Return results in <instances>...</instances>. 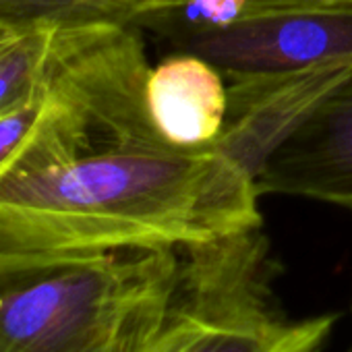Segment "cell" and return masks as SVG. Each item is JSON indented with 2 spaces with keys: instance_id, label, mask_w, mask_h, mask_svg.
Wrapping results in <instances>:
<instances>
[{
  "instance_id": "cell-8",
  "label": "cell",
  "mask_w": 352,
  "mask_h": 352,
  "mask_svg": "<svg viewBox=\"0 0 352 352\" xmlns=\"http://www.w3.org/2000/svg\"><path fill=\"white\" fill-rule=\"evenodd\" d=\"M63 23H0V114L42 94Z\"/></svg>"
},
{
  "instance_id": "cell-11",
  "label": "cell",
  "mask_w": 352,
  "mask_h": 352,
  "mask_svg": "<svg viewBox=\"0 0 352 352\" xmlns=\"http://www.w3.org/2000/svg\"><path fill=\"white\" fill-rule=\"evenodd\" d=\"M44 98H46V85H44L42 94L36 96L34 100H30L28 104H23L11 112L0 114V166L13 155V151L23 143V139L36 124V120L42 112V106H44Z\"/></svg>"
},
{
  "instance_id": "cell-13",
  "label": "cell",
  "mask_w": 352,
  "mask_h": 352,
  "mask_svg": "<svg viewBox=\"0 0 352 352\" xmlns=\"http://www.w3.org/2000/svg\"><path fill=\"white\" fill-rule=\"evenodd\" d=\"M350 352H352V350H350Z\"/></svg>"
},
{
  "instance_id": "cell-5",
  "label": "cell",
  "mask_w": 352,
  "mask_h": 352,
  "mask_svg": "<svg viewBox=\"0 0 352 352\" xmlns=\"http://www.w3.org/2000/svg\"><path fill=\"white\" fill-rule=\"evenodd\" d=\"M352 77V56L307 69L228 79V112L216 143L255 174L265 160Z\"/></svg>"
},
{
  "instance_id": "cell-2",
  "label": "cell",
  "mask_w": 352,
  "mask_h": 352,
  "mask_svg": "<svg viewBox=\"0 0 352 352\" xmlns=\"http://www.w3.org/2000/svg\"><path fill=\"white\" fill-rule=\"evenodd\" d=\"M181 249L0 259V352H166Z\"/></svg>"
},
{
  "instance_id": "cell-3",
  "label": "cell",
  "mask_w": 352,
  "mask_h": 352,
  "mask_svg": "<svg viewBox=\"0 0 352 352\" xmlns=\"http://www.w3.org/2000/svg\"><path fill=\"white\" fill-rule=\"evenodd\" d=\"M210 309L179 352H319L336 317L290 319L278 305V261L261 226L204 243Z\"/></svg>"
},
{
  "instance_id": "cell-10",
  "label": "cell",
  "mask_w": 352,
  "mask_h": 352,
  "mask_svg": "<svg viewBox=\"0 0 352 352\" xmlns=\"http://www.w3.org/2000/svg\"><path fill=\"white\" fill-rule=\"evenodd\" d=\"M85 19L79 0H0V23H38Z\"/></svg>"
},
{
  "instance_id": "cell-4",
  "label": "cell",
  "mask_w": 352,
  "mask_h": 352,
  "mask_svg": "<svg viewBox=\"0 0 352 352\" xmlns=\"http://www.w3.org/2000/svg\"><path fill=\"white\" fill-rule=\"evenodd\" d=\"M155 34L179 52L206 58L226 79L272 75L352 56V7L267 5L226 25Z\"/></svg>"
},
{
  "instance_id": "cell-12",
  "label": "cell",
  "mask_w": 352,
  "mask_h": 352,
  "mask_svg": "<svg viewBox=\"0 0 352 352\" xmlns=\"http://www.w3.org/2000/svg\"><path fill=\"white\" fill-rule=\"evenodd\" d=\"M267 5H346V7H352V0H249L247 9L267 7Z\"/></svg>"
},
{
  "instance_id": "cell-7",
  "label": "cell",
  "mask_w": 352,
  "mask_h": 352,
  "mask_svg": "<svg viewBox=\"0 0 352 352\" xmlns=\"http://www.w3.org/2000/svg\"><path fill=\"white\" fill-rule=\"evenodd\" d=\"M149 116L164 139L181 147L212 145L226 122L228 83L206 58L176 52L149 69Z\"/></svg>"
},
{
  "instance_id": "cell-6",
  "label": "cell",
  "mask_w": 352,
  "mask_h": 352,
  "mask_svg": "<svg viewBox=\"0 0 352 352\" xmlns=\"http://www.w3.org/2000/svg\"><path fill=\"white\" fill-rule=\"evenodd\" d=\"M257 191L352 212V77L265 160Z\"/></svg>"
},
{
  "instance_id": "cell-9",
  "label": "cell",
  "mask_w": 352,
  "mask_h": 352,
  "mask_svg": "<svg viewBox=\"0 0 352 352\" xmlns=\"http://www.w3.org/2000/svg\"><path fill=\"white\" fill-rule=\"evenodd\" d=\"M189 0H79L85 19H112L139 25L147 17L181 9Z\"/></svg>"
},
{
  "instance_id": "cell-1",
  "label": "cell",
  "mask_w": 352,
  "mask_h": 352,
  "mask_svg": "<svg viewBox=\"0 0 352 352\" xmlns=\"http://www.w3.org/2000/svg\"><path fill=\"white\" fill-rule=\"evenodd\" d=\"M141 28L65 21L42 112L0 166V259L185 249L263 224L255 174L160 135Z\"/></svg>"
}]
</instances>
